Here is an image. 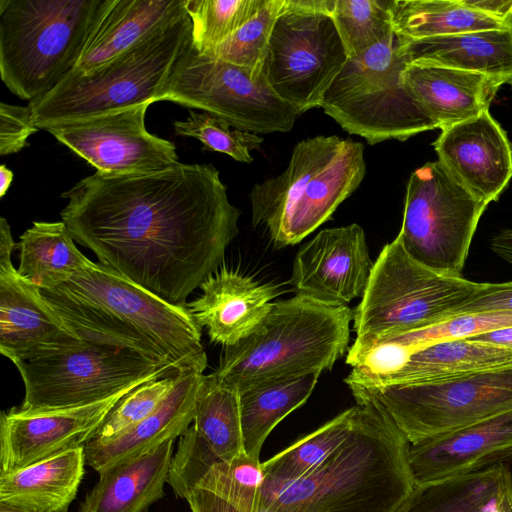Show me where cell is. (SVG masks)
Returning <instances> with one entry per match:
<instances>
[{"label":"cell","mask_w":512,"mask_h":512,"mask_svg":"<svg viewBox=\"0 0 512 512\" xmlns=\"http://www.w3.org/2000/svg\"><path fill=\"white\" fill-rule=\"evenodd\" d=\"M356 412L355 405L261 462L259 512H263L283 489L315 469L338 448L348 435Z\"/></svg>","instance_id":"1f68e13d"},{"label":"cell","mask_w":512,"mask_h":512,"mask_svg":"<svg viewBox=\"0 0 512 512\" xmlns=\"http://www.w3.org/2000/svg\"><path fill=\"white\" fill-rule=\"evenodd\" d=\"M266 0H185L191 44L206 54L253 18Z\"/></svg>","instance_id":"8d00e7d4"},{"label":"cell","mask_w":512,"mask_h":512,"mask_svg":"<svg viewBox=\"0 0 512 512\" xmlns=\"http://www.w3.org/2000/svg\"><path fill=\"white\" fill-rule=\"evenodd\" d=\"M512 326V313L454 315L434 325L399 334L356 337L346 363L351 374L378 377L398 370L409 355L435 342L469 338L486 331Z\"/></svg>","instance_id":"d4e9b609"},{"label":"cell","mask_w":512,"mask_h":512,"mask_svg":"<svg viewBox=\"0 0 512 512\" xmlns=\"http://www.w3.org/2000/svg\"><path fill=\"white\" fill-rule=\"evenodd\" d=\"M13 178V172L5 164H2L0 166V197L8 192Z\"/></svg>","instance_id":"681fc988"},{"label":"cell","mask_w":512,"mask_h":512,"mask_svg":"<svg viewBox=\"0 0 512 512\" xmlns=\"http://www.w3.org/2000/svg\"><path fill=\"white\" fill-rule=\"evenodd\" d=\"M192 426L219 460L231 461L245 454L239 391L214 372L202 375Z\"/></svg>","instance_id":"d590c367"},{"label":"cell","mask_w":512,"mask_h":512,"mask_svg":"<svg viewBox=\"0 0 512 512\" xmlns=\"http://www.w3.org/2000/svg\"><path fill=\"white\" fill-rule=\"evenodd\" d=\"M372 270L363 228L321 230L295 256L291 285L302 295L329 305L347 306L363 295Z\"/></svg>","instance_id":"e0dca14e"},{"label":"cell","mask_w":512,"mask_h":512,"mask_svg":"<svg viewBox=\"0 0 512 512\" xmlns=\"http://www.w3.org/2000/svg\"><path fill=\"white\" fill-rule=\"evenodd\" d=\"M335 0H284L264 64L272 90L300 114L321 107L348 54L331 12Z\"/></svg>","instance_id":"4fadbf2b"},{"label":"cell","mask_w":512,"mask_h":512,"mask_svg":"<svg viewBox=\"0 0 512 512\" xmlns=\"http://www.w3.org/2000/svg\"><path fill=\"white\" fill-rule=\"evenodd\" d=\"M400 41L409 63L484 74L508 83L512 78V25L503 30Z\"/></svg>","instance_id":"f1b7e54d"},{"label":"cell","mask_w":512,"mask_h":512,"mask_svg":"<svg viewBox=\"0 0 512 512\" xmlns=\"http://www.w3.org/2000/svg\"><path fill=\"white\" fill-rule=\"evenodd\" d=\"M499 512H512V478H510L503 490L499 500Z\"/></svg>","instance_id":"c3c4849f"},{"label":"cell","mask_w":512,"mask_h":512,"mask_svg":"<svg viewBox=\"0 0 512 512\" xmlns=\"http://www.w3.org/2000/svg\"><path fill=\"white\" fill-rule=\"evenodd\" d=\"M150 104L56 123L43 130L96 171L114 174L161 171L180 162L172 142L147 131L145 115Z\"/></svg>","instance_id":"9a60e30c"},{"label":"cell","mask_w":512,"mask_h":512,"mask_svg":"<svg viewBox=\"0 0 512 512\" xmlns=\"http://www.w3.org/2000/svg\"><path fill=\"white\" fill-rule=\"evenodd\" d=\"M487 206L439 161L428 162L410 175L397 237L417 262L439 274L462 277L473 236Z\"/></svg>","instance_id":"5bb4252c"},{"label":"cell","mask_w":512,"mask_h":512,"mask_svg":"<svg viewBox=\"0 0 512 512\" xmlns=\"http://www.w3.org/2000/svg\"><path fill=\"white\" fill-rule=\"evenodd\" d=\"M24 383L23 410L82 406L177 372L133 351L80 338L12 361Z\"/></svg>","instance_id":"9c48e42d"},{"label":"cell","mask_w":512,"mask_h":512,"mask_svg":"<svg viewBox=\"0 0 512 512\" xmlns=\"http://www.w3.org/2000/svg\"><path fill=\"white\" fill-rule=\"evenodd\" d=\"M104 0H0V76L29 102L72 70Z\"/></svg>","instance_id":"52a82bcc"},{"label":"cell","mask_w":512,"mask_h":512,"mask_svg":"<svg viewBox=\"0 0 512 512\" xmlns=\"http://www.w3.org/2000/svg\"><path fill=\"white\" fill-rule=\"evenodd\" d=\"M403 82L420 109L445 129L475 118L486 110L508 81L441 66L408 63Z\"/></svg>","instance_id":"7402d4cb"},{"label":"cell","mask_w":512,"mask_h":512,"mask_svg":"<svg viewBox=\"0 0 512 512\" xmlns=\"http://www.w3.org/2000/svg\"><path fill=\"white\" fill-rule=\"evenodd\" d=\"M174 130L182 137L199 140L203 150L224 153L238 162L251 163L250 152L258 150L264 139L249 131L231 127L222 119L207 113L189 111L185 120L175 121Z\"/></svg>","instance_id":"ab89813d"},{"label":"cell","mask_w":512,"mask_h":512,"mask_svg":"<svg viewBox=\"0 0 512 512\" xmlns=\"http://www.w3.org/2000/svg\"><path fill=\"white\" fill-rule=\"evenodd\" d=\"M262 480L261 462L242 454L216 461L185 500L191 512H259Z\"/></svg>","instance_id":"e575fe53"},{"label":"cell","mask_w":512,"mask_h":512,"mask_svg":"<svg viewBox=\"0 0 512 512\" xmlns=\"http://www.w3.org/2000/svg\"><path fill=\"white\" fill-rule=\"evenodd\" d=\"M61 221L99 263L172 304L213 273L237 236L240 211L211 164L155 172L96 171L61 195Z\"/></svg>","instance_id":"6da1fadb"},{"label":"cell","mask_w":512,"mask_h":512,"mask_svg":"<svg viewBox=\"0 0 512 512\" xmlns=\"http://www.w3.org/2000/svg\"><path fill=\"white\" fill-rule=\"evenodd\" d=\"M319 375L312 373L239 392L243 448L249 458L260 462L268 435L281 420L306 402Z\"/></svg>","instance_id":"d6a6232c"},{"label":"cell","mask_w":512,"mask_h":512,"mask_svg":"<svg viewBox=\"0 0 512 512\" xmlns=\"http://www.w3.org/2000/svg\"><path fill=\"white\" fill-rule=\"evenodd\" d=\"M365 174L361 142L336 135L304 139L284 172L253 186L252 224L265 228L276 248L295 245L331 218Z\"/></svg>","instance_id":"5b68a950"},{"label":"cell","mask_w":512,"mask_h":512,"mask_svg":"<svg viewBox=\"0 0 512 512\" xmlns=\"http://www.w3.org/2000/svg\"><path fill=\"white\" fill-rule=\"evenodd\" d=\"M330 15L349 58L364 53L394 32L391 1L335 0Z\"/></svg>","instance_id":"74e56055"},{"label":"cell","mask_w":512,"mask_h":512,"mask_svg":"<svg viewBox=\"0 0 512 512\" xmlns=\"http://www.w3.org/2000/svg\"><path fill=\"white\" fill-rule=\"evenodd\" d=\"M19 274L42 291L52 290L90 266L62 222H33L17 243Z\"/></svg>","instance_id":"f546056e"},{"label":"cell","mask_w":512,"mask_h":512,"mask_svg":"<svg viewBox=\"0 0 512 512\" xmlns=\"http://www.w3.org/2000/svg\"><path fill=\"white\" fill-rule=\"evenodd\" d=\"M175 440L114 464L99 474L98 482L81 502L78 512H148L163 498Z\"/></svg>","instance_id":"4316f807"},{"label":"cell","mask_w":512,"mask_h":512,"mask_svg":"<svg viewBox=\"0 0 512 512\" xmlns=\"http://www.w3.org/2000/svg\"><path fill=\"white\" fill-rule=\"evenodd\" d=\"M394 32L402 41L503 30L512 25L479 12L462 0H392Z\"/></svg>","instance_id":"836d02e7"},{"label":"cell","mask_w":512,"mask_h":512,"mask_svg":"<svg viewBox=\"0 0 512 512\" xmlns=\"http://www.w3.org/2000/svg\"><path fill=\"white\" fill-rule=\"evenodd\" d=\"M191 42L186 14L128 51L83 73L70 70L48 93L28 103L39 129L154 103Z\"/></svg>","instance_id":"8992f818"},{"label":"cell","mask_w":512,"mask_h":512,"mask_svg":"<svg viewBox=\"0 0 512 512\" xmlns=\"http://www.w3.org/2000/svg\"><path fill=\"white\" fill-rule=\"evenodd\" d=\"M494 312L512 313V281L481 283L476 292L459 307L456 315Z\"/></svg>","instance_id":"ee69618b"},{"label":"cell","mask_w":512,"mask_h":512,"mask_svg":"<svg viewBox=\"0 0 512 512\" xmlns=\"http://www.w3.org/2000/svg\"><path fill=\"white\" fill-rule=\"evenodd\" d=\"M353 310L295 295L273 302L246 338L225 347L214 371L239 392L330 370L344 355Z\"/></svg>","instance_id":"277c9868"},{"label":"cell","mask_w":512,"mask_h":512,"mask_svg":"<svg viewBox=\"0 0 512 512\" xmlns=\"http://www.w3.org/2000/svg\"><path fill=\"white\" fill-rule=\"evenodd\" d=\"M85 446L0 473V503L31 512H67L84 476Z\"/></svg>","instance_id":"83f0119b"},{"label":"cell","mask_w":512,"mask_h":512,"mask_svg":"<svg viewBox=\"0 0 512 512\" xmlns=\"http://www.w3.org/2000/svg\"><path fill=\"white\" fill-rule=\"evenodd\" d=\"M345 440L263 512H396L412 493L410 443L371 398L356 400Z\"/></svg>","instance_id":"3957f363"},{"label":"cell","mask_w":512,"mask_h":512,"mask_svg":"<svg viewBox=\"0 0 512 512\" xmlns=\"http://www.w3.org/2000/svg\"><path fill=\"white\" fill-rule=\"evenodd\" d=\"M179 438L167 483L176 497L185 499L196 482L219 459L192 425Z\"/></svg>","instance_id":"b9f144b4"},{"label":"cell","mask_w":512,"mask_h":512,"mask_svg":"<svg viewBox=\"0 0 512 512\" xmlns=\"http://www.w3.org/2000/svg\"><path fill=\"white\" fill-rule=\"evenodd\" d=\"M479 12L502 21L512 20V0H462Z\"/></svg>","instance_id":"f6af8a7d"},{"label":"cell","mask_w":512,"mask_h":512,"mask_svg":"<svg viewBox=\"0 0 512 512\" xmlns=\"http://www.w3.org/2000/svg\"><path fill=\"white\" fill-rule=\"evenodd\" d=\"M157 101L210 113L252 133L288 132L300 113L270 87L265 72L197 52L191 42L172 69Z\"/></svg>","instance_id":"7c38bea8"},{"label":"cell","mask_w":512,"mask_h":512,"mask_svg":"<svg viewBox=\"0 0 512 512\" xmlns=\"http://www.w3.org/2000/svg\"><path fill=\"white\" fill-rule=\"evenodd\" d=\"M433 147L443 167L487 205L512 178V144L489 110L442 129Z\"/></svg>","instance_id":"d6986e66"},{"label":"cell","mask_w":512,"mask_h":512,"mask_svg":"<svg viewBox=\"0 0 512 512\" xmlns=\"http://www.w3.org/2000/svg\"><path fill=\"white\" fill-rule=\"evenodd\" d=\"M202 294L186 303L211 342L224 347L246 338L268 314L276 288L237 271L222 268L200 286Z\"/></svg>","instance_id":"44dd1931"},{"label":"cell","mask_w":512,"mask_h":512,"mask_svg":"<svg viewBox=\"0 0 512 512\" xmlns=\"http://www.w3.org/2000/svg\"><path fill=\"white\" fill-rule=\"evenodd\" d=\"M509 460H512V409L409 446V465L415 485L476 472Z\"/></svg>","instance_id":"ffe728a7"},{"label":"cell","mask_w":512,"mask_h":512,"mask_svg":"<svg viewBox=\"0 0 512 512\" xmlns=\"http://www.w3.org/2000/svg\"><path fill=\"white\" fill-rule=\"evenodd\" d=\"M512 478L506 464L457 477L415 485L396 512H499V500Z\"/></svg>","instance_id":"4dcf8cb0"},{"label":"cell","mask_w":512,"mask_h":512,"mask_svg":"<svg viewBox=\"0 0 512 512\" xmlns=\"http://www.w3.org/2000/svg\"><path fill=\"white\" fill-rule=\"evenodd\" d=\"M179 372L155 377L127 393L107 415L93 439H112L151 415L174 388Z\"/></svg>","instance_id":"60d3db41"},{"label":"cell","mask_w":512,"mask_h":512,"mask_svg":"<svg viewBox=\"0 0 512 512\" xmlns=\"http://www.w3.org/2000/svg\"><path fill=\"white\" fill-rule=\"evenodd\" d=\"M186 14L185 0H104L73 69L89 72Z\"/></svg>","instance_id":"cb8c5ba5"},{"label":"cell","mask_w":512,"mask_h":512,"mask_svg":"<svg viewBox=\"0 0 512 512\" xmlns=\"http://www.w3.org/2000/svg\"><path fill=\"white\" fill-rule=\"evenodd\" d=\"M0 512H31L0 503Z\"/></svg>","instance_id":"f907efd6"},{"label":"cell","mask_w":512,"mask_h":512,"mask_svg":"<svg viewBox=\"0 0 512 512\" xmlns=\"http://www.w3.org/2000/svg\"><path fill=\"white\" fill-rule=\"evenodd\" d=\"M509 84H510V85H511V87H512V78H511V80L509 81Z\"/></svg>","instance_id":"816d5d0a"},{"label":"cell","mask_w":512,"mask_h":512,"mask_svg":"<svg viewBox=\"0 0 512 512\" xmlns=\"http://www.w3.org/2000/svg\"><path fill=\"white\" fill-rule=\"evenodd\" d=\"M42 293L81 338L178 371L207 367L202 328L186 304H172L99 262Z\"/></svg>","instance_id":"7a4b0ae2"},{"label":"cell","mask_w":512,"mask_h":512,"mask_svg":"<svg viewBox=\"0 0 512 512\" xmlns=\"http://www.w3.org/2000/svg\"><path fill=\"white\" fill-rule=\"evenodd\" d=\"M472 340L512 349V326L486 331L469 337Z\"/></svg>","instance_id":"bcb514c9"},{"label":"cell","mask_w":512,"mask_h":512,"mask_svg":"<svg viewBox=\"0 0 512 512\" xmlns=\"http://www.w3.org/2000/svg\"><path fill=\"white\" fill-rule=\"evenodd\" d=\"M371 398L410 444L440 437L512 409V365L432 382L349 387Z\"/></svg>","instance_id":"8fae6325"},{"label":"cell","mask_w":512,"mask_h":512,"mask_svg":"<svg viewBox=\"0 0 512 512\" xmlns=\"http://www.w3.org/2000/svg\"><path fill=\"white\" fill-rule=\"evenodd\" d=\"M202 375L191 369L180 371L174 388L151 415L112 439L87 442L86 463L100 473L182 436L194 421Z\"/></svg>","instance_id":"603a6c76"},{"label":"cell","mask_w":512,"mask_h":512,"mask_svg":"<svg viewBox=\"0 0 512 512\" xmlns=\"http://www.w3.org/2000/svg\"><path fill=\"white\" fill-rule=\"evenodd\" d=\"M512 365V349L470 338L432 343L412 352L396 371L378 377L349 374L350 386L382 387L432 382Z\"/></svg>","instance_id":"484cf974"},{"label":"cell","mask_w":512,"mask_h":512,"mask_svg":"<svg viewBox=\"0 0 512 512\" xmlns=\"http://www.w3.org/2000/svg\"><path fill=\"white\" fill-rule=\"evenodd\" d=\"M17 248L10 225L0 218V352L11 361L40 348L67 344L81 337L42 290L22 277L11 255Z\"/></svg>","instance_id":"ac0fdd59"},{"label":"cell","mask_w":512,"mask_h":512,"mask_svg":"<svg viewBox=\"0 0 512 512\" xmlns=\"http://www.w3.org/2000/svg\"><path fill=\"white\" fill-rule=\"evenodd\" d=\"M134 388L82 406L35 411L15 406L3 411L0 473L17 471L63 451L85 446L115 405Z\"/></svg>","instance_id":"2e32d148"},{"label":"cell","mask_w":512,"mask_h":512,"mask_svg":"<svg viewBox=\"0 0 512 512\" xmlns=\"http://www.w3.org/2000/svg\"><path fill=\"white\" fill-rule=\"evenodd\" d=\"M283 4L284 0H266L253 18L205 55L263 71L270 37Z\"/></svg>","instance_id":"f35d334b"},{"label":"cell","mask_w":512,"mask_h":512,"mask_svg":"<svg viewBox=\"0 0 512 512\" xmlns=\"http://www.w3.org/2000/svg\"><path fill=\"white\" fill-rule=\"evenodd\" d=\"M490 246L498 257L512 265V229H505L496 234L491 239Z\"/></svg>","instance_id":"7dc6e473"},{"label":"cell","mask_w":512,"mask_h":512,"mask_svg":"<svg viewBox=\"0 0 512 512\" xmlns=\"http://www.w3.org/2000/svg\"><path fill=\"white\" fill-rule=\"evenodd\" d=\"M409 63L395 32L348 58L324 94L321 108L349 134L368 144L407 139L438 127L408 92L402 73Z\"/></svg>","instance_id":"ba28073f"},{"label":"cell","mask_w":512,"mask_h":512,"mask_svg":"<svg viewBox=\"0 0 512 512\" xmlns=\"http://www.w3.org/2000/svg\"><path fill=\"white\" fill-rule=\"evenodd\" d=\"M480 284L422 265L396 236L372 265L361 301L353 310V330L358 338H368L434 325L456 315Z\"/></svg>","instance_id":"30bf717a"},{"label":"cell","mask_w":512,"mask_h":512,"mask_svg":"<svg viewBox=\"0 0 512 512\" xmlns=\"http://www.w3.org/2000/svg\"><path fill=\"white\" fill-rule=\"evenodd\" d=\"M38 130L28 105L0 103V155L18 153Z\"/></svg>","instance_id":"7bdbcfd3"}]
</instances>
